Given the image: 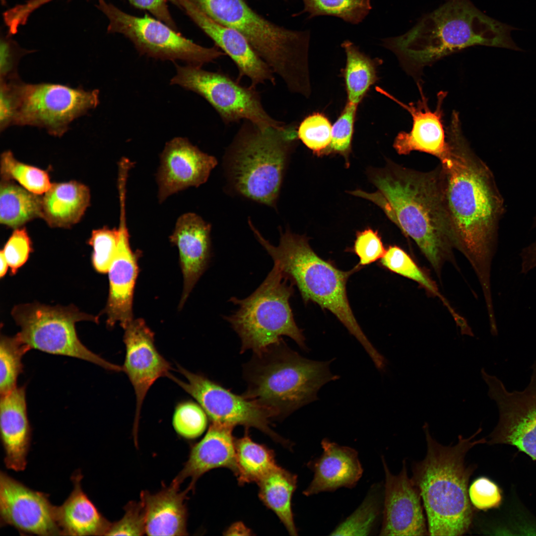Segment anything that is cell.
Returning <instances> with one entry per match:
<instances>
[{"label": "cell", "mask_w": 536, "mask_h": 536, "mask_svg": "<svg viewBox=\"0 0 536 536\" xmlns=\"http://www.w3.org/2000/svg\"><path fill=\"white\" fill-rule=\"evenodd\" d=\"M79 470L71 476L73 489L64 503L57 506L61 536H106L111 523L100 513L83 491Z\"/></svg>", "instance_id": "obj_28"}, {"label": "cell", "mask_w": 536, "mask_h": 536, "mask_svg": "<svg viewBox=\"0 0 536 536\" xmlns=\"http://www.w3.org/2000/svg\"><path fill=\"white\" fill-rule=\"evenodd\" d=\"M341 47L346 57L344 76L347 101L358 105L377 79L376 63L350 41L345 40Z\"/></svg>", "instance_id": "obj_32"}, {"label": "cell", "mask_w": 536, "mask_h": 536, "mask_svg": "<svg viewBox=\"0 0 536 536\" xmlns=\"http://www.w3.org/2000/svg\"><path fill=\"white\" fill-rule=\"evenodd\" d=\"M42 215V196L33 193L13 181L1 179L0 222L17 229Z\"/></svg>", "instance_id": "obj_31"}, {"label": "cell", "mask_w": 536, "mask_h": 536, "mask_svg": "<svg viewBox=\"0 0 536 536\" xmlns=\"http://www.w3.org/2000/svg\"><path fill=\"white\" fill-rule=\"evenodd\" d=\"M517 28L483 13L469 0H448L408 31L383 40L402 59L424 66L475 45L522 51L512 38Z\"/></svg>", "instance_id": "obj_4"}, {"label": "cell", "mask_w": 536, "mask_h": 536, "mask_svg": "<svg viewBox=\"0 0 536 536\" xmlns=\"http://www.w3.org/2000/svg\"><path fill=\"white\" fill-rule=\"evenodd\" d=\"M446 95L444 91L438 94L434 111L428 108L422 92L417 103L407 105L406 110L412 116V127L408 133L400 132L396 137L394 147L398 153L406 155L419 151L433 155L440 161L447 157L451 145L448 128L444 126L442 119V104Z\"/></svg>", "instance_id": "obj_22"}, {"label": "cell", "mask_w": 536, "mask_h": 536, "mask_svg": "<svg viewBox=\"0 0 536 536\" xmlns=\"http://www.w3.org/2000/svg\"><path fill=\"white\" fill-rule=\"evenodd\" d=\"M450 144L439 170L452 244L471 264L482 289L488 291L504 199L492 172L471 150L461 131L451 134Z\"/></svg>", "instance_id": "obj_1"}, {"label": "cell", "mask_w": 536, "mask_h": 536, "mask_svg": "<svg viewBox=\"0 0 536 536\" xmlns=\"http://www.w3.org/2000/svg\"><path fill=\"white\" fill-rule=\"evenodd\" d=\"M302 0L304 4L302 12L308 13L310 18L330 15L354 24L361 22L372 8L370 0Z\"/></svg>", "instance_id": "obj_37"}, {"label": "cell", "mask_w": 536, "mask_h": 536, "mask_svg": "<svg viewBox=\"0 0 536 536\" xmlns=\"http://www.w3.org/2000/svg\"><path fill=\"white\" fill-rule=\"evenodd\" d=\"M332 130L328 119L321 113H316L305 118L300 124L297 136L307 147L318 152L329 147Z\"/></svg>", "instance_id": "obj_41"}, {"label": "cell", "mask_w": 536, "mask_h": 536, "mask_svg": "<svg viewBox=\"0 0 536 536\" xmlns=\"http://www.w3.org/2000/svg\"><path fill=\"white\" fill-rule=\"evenodd\" d=\"M383 488L380 483L372 485L361 504L330 535L368 536L374 532L383 516Z\"/></svg>", "instance_id": "obj_34"}, {"label": "cell", "mask_w": 536, "mask_h": 536, "mask_svg": "<svg viewBox=\"0 0 536 536\" xmlns=\"http://www.w3.org/2000/svg\"><path fill=\"white\" fill-rule=\"evenodd\" d=\"M0 175L1 179L15 181L27 190L39 195L44 194L52 185L47 172L19 161L10 151L1 155Z\"/></svg>", "instance_id": "obj_36"}, {"label": "cell", "mask_w": 536, "mask_h": 536, "mask_svg": "<svg viewBox=\"0 0 536 536\" xmlns=\"http://www.w3.org/2000/svg\"><path fill=\"white\" fill-rule=\"evenodd\" d=\"M90 200L89 189L81 183H52L42 196V218L51 227H70L81 219Z\"/></svg>", "instance_id": "obj_29"}, {"label": "cell", "mask_w": 536, "mask_h": 536, "mask_svg": "<svg viewBox=\"0 0 536 536\" xmlns=\"http://www.w3.org/2000/svg\"><path fill=\"white\" fill-rule=\"evenodd\" d=\"M532 222H533V223H532V225L531 226L532 228H536V213L535 214V216H534V217L533 218V220Z\"/></svg>", "instance_id": "obj_52"}, {"label": "cell", "mask_w": 536, "mask_h": 536, "mask_svg": "<svg viewBox=\"0 0 536 536\" xmlns=\"http://www.w3.org/2000/svg\"><path fill=\"white\" fill-rule=\"evenodd\" d=\"M174 4L233 61L238 70L237 81L247 77L254 88L268 82L275 84L272 70L240 33L214 21L187 0H175Z\"/></svg>", "instance_id": "obj_20"}, {"label": "cell", "mask_w": 536, "mask_h": 536, "mask_svg": "<svg viewBox=\"0 0 536 536\" xmlns=\"http://www.w3.org/2000/svg\"><path fill=\"white\" fill-rule=\"evenodd\" d=\"M176 67L171 84L201 96L225 124L247 120L262 129L285 125L267 113L256 88L244 86L223 72L207 71L200 67L176 65Z\"/></svg>", "instance_id": "obj_12"}, {"label": "cell", "mask_w": 536, "mask_h": 536, "mask_svg": "<svg viewBox=\"0 0 536 536\" xmlns=\"http://www.w3.org/2000/svg\"><path fill=\"white\" fill-rule=\"evenodd\" d=\"M11 315L20 328L17 335L30 349L77 358L112 371L123 370L91 351L78 337L75 323H97L98 317L81 312L73 305L51 306L35 302L15 306Z\"/></svg>", "instance_id": "obj_10"}, {"label": "cell", "mask_w": 536, "mask_h": 536, "mask_svg": "<svg viewBox=\"0 0 536 536\" xmlns=\"http://www.w3.org/2000/svg\"><path fill=\"white\" fill-rule=\"evenodd\" d=\"M249 226L256 238L281 270L298 288L305 303L313 302L330 311L363 346L372 359L380 353L368 339L354 316L346 293L349 276L361 268L358 264L342 271L320 258L304 236L280 230L279 243L274 246L266 240L252 222Z\"/></svg>", "instance_id": "obj_6"}, {"label": "cell", "mask_w": 536, "mask_h": 536, "mask_svg": "<svg viewBox=\"0 0 536 536\" xmlns=\"http://www.w3.org/2000/svg\"><path fill=\"white\" fill-rule=\"evenodd\" d=\"M120 237L115 258L108 271L109 291L103 313L107 325L113 327L120 323L123 329L134 319L133 300L138 272L137 254L132 250L127 227L125 209H120Z\"/></svg>", "instance_id": "obj_21"}, {"label": "cell", "mask_w": 536, "mask_h": 536, "mask_svg": "<svg viewBox=\"0 0 536 536\" xmlns=\"http://www.w3.org/2000/svg\"><path fill=\"white\" fill-rule=\"evenodd\" d=\"M422 428L427 453L423 460L413 465L411 478L425 508L429 535H463L472 521L468 484L476 469L475 465H467L465 458L472 448L486 440H473L481 431L479 428L469 438L459 435L457 444L444 446L432 438L427 422Z\"/></svg>", "instance_id": "obj_3"}, {"label": "cell", "mask_w": 536, "mask_h": 536, "mask_svg": "<svg viewBox=\"0 0 536 536\" xmlns=\"http://www.w3.org/2000/svg\"><path fill=\"white\" fill-rule=\"evenodd\" d=\"M297 482L296 475L277 465L257 483L259 498L275 513L291 536L298 535L291 507Z\"/></svg>", "instance_id": "obj_30"}, {"label": "cell", "mask_w": 536, "mask_h": 536, "mask_svg": "<svg viewBox=\"0 0 536 536\" xmlns=\"http://www.w3.org/2000/svg\"><path fill=\"white\" fill-rule=\"evenodd\" d=\"M357 105L347 101L341 114L332 127L330 150L345 153L350 147Z\"/></svg>", "instance_id": "obj_42"}, {"label": "cell", "mask_w": 536, "mask_h": 536, "mask_svg": "<svg viewBox=\"0 0 536 536\" xmlns=\"http://www.w3.org/2000/svg\"><path fill=\"white\" fill-rule=\"evenodd\" d=\"M469 496L471 505L481 510L498 508L502 501V492L499 486L484 476L473 481L469 489Z\"/></svg>", "instance_id": "obj_45"}, {"label": "cell", "mask_w": 536, "mask_h": 536, "mask_svg": "<svg viewBox=\"0 0 536 536\" xmlns=\"http://www.w3.org/2000/svg\"><path fill=\"white\" fill-rule=\"evenodd\" d=\"M120 237V230L108 227L92 231L88 244L93 248L92 264L99 273L108 272L116 256Z\"/></svg>", "instance_id": "obj_39"}, {"label": "cell", "mask_w": 536, "mask_h": 536, "mask_svg": "<svg viewBox=\"0 0 536 536\" xmlns=\"http://www.w3.org/2000/svg\"><path fill=\"white\" fill-rule=\"evenodd\" d=\"M334 360L306 358L281 338L256 352L243 366L247 389L242 395L267 409L272 418L283 419L318 400V392L339 376L330 366Z\"/></svg>", "instance_id": "obj_5"}, {"label": "cell", "mask_w": 536, "mask_h": 536, "mask_svg": "<svg viewBox=\"0 0 536 536\" xmlns=\"http://www.w3.org/2000/svg\"><path fill=\"white\" fill-rule=\"evenodd\" d=\"M119 521L111 525L106 536H142L145 534V517L141 501L130 502Z\"/></svg>", "instance_id": "obj_43"}, {"label": "cell", "mask_w": 536, "mask_h": 536, "mask_svg": "<svg viewBox=\"0 0 536 536\" xmlns=\"http://www.w3.org/2000/svg\"><path fill=\"white\" fill-rule=\"evenodd\" d=\"M27 53L17 47L11 40L1 39L0 46V79L17 78L16 73L17 64L20 57Z\"/></svg>", "instance_id": "obj_48"}, {"label": "cell", "mask_w": 536, "mask_h": 536, "mask_svg": "<svg viewBox=\"0 0 536 536\" xmlns=\"http://www.w3.org/2000/svg\"><path fill=\"white\" fill-rule=\"evenodd\" d=\"M0 277L2 278L6 274L7 268L9 267L7 261L3 253L1 250L0 253Z\"/></svg>", "instance_id": "obj_51"}, {"label": "cell", "mask_w": 536, "mask_h": 536, "mask_svg": "<svg viewBox=\"0 0 536 536\" xmlns=\"http://www.w3.org/2000/svg\"><path fill=\"white\" fill-rule=\"evenodd\" d=\"M381 458L385 481L379 535H429L421 497L419 490L407 475L406 461H403L399 474L395 475L389 469L384 456Z\"/></svg>", "instance_id": "obj_17"}, {"label": "cell", "mask_w": 536, "mask_h": 536, "mask_svg": "<svg viewBox=\"0 0 536 536\" xmlns=\"http://www.w3.org/2000/svg\"><path fill=\"white\" fill-rule=\"evenodd\" d=\"M189 489L180 491L174 482L158 492L143 491L140 501L145 517V534L148 536H186L187 511L185 504Z\"/></svg>", "instance_id": "obj_27"}, {"label": "cell", "mask_w": 536, "mask_h": 536, "mask_svg": "<svg viewBox=\"0 0 536 536\" xmlns=\"http://www.w3.org/2000/svg\"><path fill=\"white\" fill-rule=\"evenodd\" d=\"M185 378L182 381L170 374L171 379L192 396L202 407L212 422L232 427H254L278 442L288 445L270 427V413L255 402L242 395L234 394L206 377L193 373L179 366Z\"/></svg>", "instance_id": "obj_14"}, {"label": "cell", "mask_w": 536, "mask_h": 536, "mask_svg": "<svg viewBox=\"0 0 536 536\" xmlns=\"http://www.w3.org/2000/svg\"><path fill=\"white\" fill-rule=\"evenodd\" d=\"M217 23L240 33L288 87L309 73L310 32L291 30L267 19L246 0H187Z\"/></svg>", "instance_id": "obj_7"}, {"label": "cell", "mask_w": 536, "mask_h": 536, "mask_svg": "<svg viewBox=\"0 0 536 536\" xmlns=\"http://www.w3.org/2000/svg\"><path fill=\"white\" fill-rule=\"evenodd\" d=\"M0 428L6 467L17 471L24 470L31 441L25 387H16L1 395Z\"/></svg>", "instance_id": "obj_26"}, {"label": "cell", "mask_w": 536, "mask_h": 536, "mask_svg": "<svg viewBox=\"0 0 536 536\" xmlns=\"http://www.w3.org/2000/svg\"><path fill=\"white\" fill-rule=\"evenodd\" d=\"M12 274H15L27 261L32 251V243L24 228L16 229L1 250Z\"/></svg>", "instance_id": "obj_44"}, {"label": "cell", "mask_w": 536, "mask_h": 536, "mask_svg": "<svg viewBox=\"0 0 536 536\" xmlns=\"http://www.w3.org/2000/svg\"><path fill=\"white\" fill-rule=\"evenodd\" d=\"M97 6L109 20L108 32L126 37L141 55L161 60L181 61L200 67L226 55L216 46L199 45L148 14L142 17L130 14L105 0H99Z\"/></svg>", "instance_id": "obj_11"}, {"label": "cell", "mask_w": 536, "mask_h": 536, "mask_svg": "<svg viewBox=\"0 0 536 536\" xmlns=\"http://www.w3.org/2000/svg\"><path fill=\"white\" fill-rule=\"evenodd\" d=\"M210 231V224L197 214L188 212L178 218L169 237L178 249L183 276L180 308L208 266L211 255Z\"/></svg>", "instance_id": "obj_23"}, {"label": "cell", "mask_w": 536, "mask_h": 536, "mask_svg": "<svg viewBox=\"0 0 536 536\" xmlns=\"http://www.w3.org/2000/svg\"><path fill=\"white\" fill-rule=\"evenodd\" d=\"M134 6L150 12L154 18L179 31L169 9L168 2L173 0H125Z\"/></svg>", "instance_id": "obj_49"}, {"label": "cell", "mask_w": 536, "mask_h": 536, "mask_svg": "<svg viewBox=\"0 0 536 536\" xmlns=\"http://www.w3.org/2000/svg\"></svg>", "instance_id": "obj_53"}, {"label": "cell", "mask_w": 536, "mask_h": 536, "mask_svg": "<svg viewBox=\"0 0 536 536\" xmlns=\"http://www.w3.org/2000/svg\"><path fill=\"white\" fill-rule=\"evenodd\" d=\"M18 78L0 79V128L4 130L14 125L17 103Z\"/></svg>", "instance_id": "obj_47"}, {"label": "cell", "mask_w": 536, "mask_h": 536, "mask_svg": "<svg viewBox=\"0 0 536 536\" xmlns=\"http://www.w3.org/2000/svg\"><path fill=\"white\" fill-rule=\"evenodd\" d=\"M297 138L294 125L262 129L243 120L228 150L230 174L236 191L249 199L273 206L288 154Z\"/></svg>", "instance_id": "obj_8"}, {"label": "cell", "mask_w": 536, "mask_h": 536, "mask_svg": "<svg viewBox=\"0 0 536 536\" xmlns=\"http://www.w3.org/2000/svg\"><path fill=\"white\" fill-rule=\"evenodd\" d=\"M29 348L17 335H1L0 340V393L6 394L16 387L17 378L23 369L21 359Z\"/></svg>", "instance_id": "obj_38"}, {"label": "cell", "mask_w": 536, "mask_h": 536, "mask_svg": "<svg viewBox=\"0 0 536 536\" xmlns=\"http://www.w3.org/2000/svg\"><path fill=\"white\" fill-rule=\"evenodd\" d=\"M47 494L31 489L6 472H0V524L21 534L61 536L57 506Z\"/></svg>", "instance_id": "obj_16"}, {"label": "cell", "mask_w": 536, "mask_h": 536, "mask_svg": "<svg viewBox=\"0 0 536 536\" xmlns=\"http://www.w3.org/2000/svg\"><path fill=\"white\" fill-rule=\"evenodd\" d=\"M378 191L353 194L380 206L439 272L453 247L439 168L422 172L392 165L373 178Z\"/></svg>", "instance_id": "obj_2"}, {"label": "cell", "mask_w": 536, "mask_h": 536, "mask_svg": "<svg viewBox=\"0 0 536 536\" xmlns=\"http://www.w3.org/2000/svg\"><path fill=\"white\" fill-rule=\"evenodd\" d=\"M124 329L126 352L123 371L128 376L136 397L134 429L136 434L148 390L158 378L169 376L171 366L157 351L154 334L142 319H133Z\"/></svg>", "instance_id": "obj_18"}, {"label": "cell", "mask_w": 536, "mask_h": 536, "mask_svg": "<svg viewBox=\"0 0 536 536\" xmlns=\"http://www.w3.org/2000/svg\"><path fill=\"white\" fill-rule=\"evenodd\" d=\"M532 369L530 382L521 391H508L497 377L488 382V395L499 414L488 443L514 446L536 460V360Z\"/></svg>", "instance_id": "obj_15"}, {"label": "cell", "mask_w": 536, "mask_h": 536, "mask_svg": "<svg viewBox=\"0 0 536 536\" xmlns=\"http://www.w3.org/2000/svg\"><path fill=\"white\" fill-rule=\"evenodd\" d=\"M520 256L521 273L526 274L536 268V239L521 250Z\"/></svg>", "instance_id": "obj_50"}, {"label": "cell", "mask_w": 536, "mask_h": 536, "mask_svg": "<svg viewBox=\"0 0 536 536\" xmlns=\"http://www.w3.org/2000/svg\"><path fill=\"white\" fill-rule=\"evenodd\" d=\"M381 265L389 270L410 279L437 296L448 307L454 319L459 316L439 292L435 283L416 265L410 256L397 246H390L380 259Z\"/></svg>", "instance_id": "obj_35"}, {"label": "cell", "mask_w": 536, "mask_h": 536, "mask_svg": "<svg viewBox=\"0 0 536 536\" xmlns=\"http://www.w3.org/2000/svg\"><path fill=\"white\" fill-rule=\"evenodd\" d=\"M207 417L202 407L192 402L179 404L173 417V425L176 432L187 439L201 436L207 425Z\"/></svg>", "instance_id": "obj_40"}, {"label": "cell", "mask_w": 536, "mask_h": 536, "mask_svg": "<svg viewBox=\"0 0 536 536\" xmlns=\"http://www.w3.org/2000/svg\"><path fill=\"white\" fill-rule=\"evenodd\" d=\"M235 453L239 484L257 483L277 466L273 452L247 434L235 440Z\"/></svg>", "instance_id": "obj_33"}, {"label": "cell", "mask_w": 536, "mask_h": 536, "mask_svg": "<svg viewBox=\"0 0 536 536\" xmlns=\"http://www.w3.org/2000/svg\"><path fill=\"white\" fill-rule=\"evenodd\" d=\"M352 250L359 259L358 265L363 267L380 260L386 249L378 232L368 228L357 232Z\"/></svg>", "instance_id": "obj_46"}, {"label": "cell", "mask_w": 536, "mask_h": 536, "mask_svg": "<svg viewBox=\"0 0 536 536\" xmlns=\"http://www.w3.org/2000/svg\"><path fill=\"white\" fill-rule=\"evenodd\" d=\"M98 103L96 90L20 81L14 125L44 128L50 134L61 136L73 120L95 108Z\"/></svg>", "instance_id": "obj_13"}, {"label": "cell", "mask_w": 536, "mask_h": 536, "mask_svg": "<svg viewBox=\"0 0 536 536\" xmlns=\"http://www.w3.org/2000/svg\"><path fill=\"white\" fill-rule=\"evenodd\" d=\"M233 427L212 422L203 437L192 448L184 468L172 482L180 484L191 478L188 488H193L197 480L204 473L218 468H226L236 476L235 439Z\"/></svg>", "instance_id": "obj_25"}, {"label": "cell", "mask_w": 536, "mask_h": 536, "mask_svg": "<svg viewBox=\"0 0 536 536\" xmlns=\"http://www.w3.org/2000/svg\"><path fill=\"white\" fill-rule=\"evenodd\" d=\"M321 446L322 455L307 464L314 476L303 493L309 496L341 487H354L363 472L358 452L327 438L322 440Z\"/></svg>", "instance_id": "obj_24"}, {"label": "cell", "mask_w": 536, "mask_h": 536, "mask_svg": "<svg viewBox=\"0 0 536 536\" xmlns=\"http://www.w3.org/2000/svg\"><path fill=\"white\" fill-rule=\"evenodd\" d=\"M293 286L274 264L265 279L250 296L242 299L230 298L229 301L238 308L224 319L240 337L241 353L249 349L258 352L279 341L282 335L291 338L303 350H309L290 305Z\"/></svg>", "instance_id": "obj_9"}, {"label": "cell", "mask_w": 536, "mask_h": 536, "mask_svg": "<svg viewBox=\"0 0 536 536\" xmlns=\"http://www.w3.org/2000/svg\"><path fill=\"white\" fill-rule=\"evenodd\" d=\"M160 157L156 180L160 203L174 194L205 183L217 163L214 156L182 137L168 141Z\"/></svg>", "instance_id": "obj_19"}]
</instances>
